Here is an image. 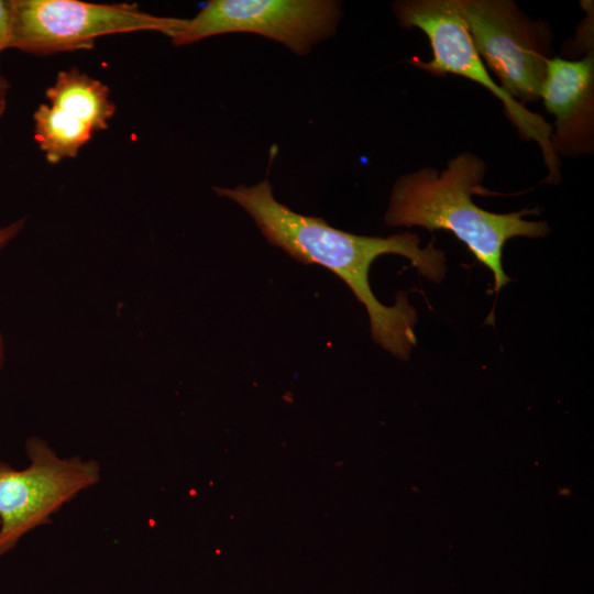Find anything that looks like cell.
Instances as JSON below:
<instances>
[{"mask_svg":"<svg viewBox=\"0 0 594 594\" xmlns=\"http://www.w3.org/2000/svg\"><path fill=\"white\" fill-rule=\"evenodd\" d=\"M540 99L554 118L551 144L556 154L578 156L594 147V51L584 57L548 61Z\"/></svg>","mask_w":594,"mask_h":594,"instance_id":"cell-8","label":"cell"},{"mask_svg":"<svg viewBox=\"0 0 594 594\" xmlns=\"http://www.w3.org/2000/svg\"><path fill=\"white\" fill-rule=\"evenodd\" d=\"M1 524V522H0Z\"/></svg>","mask_w":594,"mask_h":594,"instance_id":"cell-14","label":"cell"},{"mask_svg":"<svg viewBox=\"0 0 594 594\" xmlns=\"http://www.w3.org/2000/svg\"><path fill=\"white\" fill-rule=\"evenodd\" d=\"M213 190L246 211L270 244L297 262L323 266L341 278L365 307L373 340L398 359L409 358L417 341L416 310L404 294L397 296L394 306L378 301L371 289L369 273L378 256L396 254L408 258L422 276L438 283L446 274V257L432 242L421 249L419 238L409 232L382 238L336 229L322 218L297 213L277 201L267 178L253 186Z\"/></svg>","mask_w":594,"mask_h":594,"instance_id":"cell-1","label":"cell"},{"mask_svg":"<svg viewBox=\"0 0 594 594\" xmlns=\"http://www.w3.org/2000/svg\"><path fill=\"white\" fill-rule=\"evenodd\" d=\"M341 6L329 0H211L172 37L176 46L224 33H254L298 55L331 36Z\"/></svg>","mask_w":594,"mask_h":594,"instance_id":"cell-7","label":"cell"},{"mask_svg":"<svg viewBox=\"0 0 594 594\" xmlns=\"http://www.w3.org/2000/svg\"><path fill=\"white\" fill-rule=\"evenodd\" d=\"M24 224L25 219L21 218L8 226L0 227V252L21 232Z\"/></svg>","mask_w":594,"mask_h":594,"instance_id":"cell-11","label":"cell"},{"mask_svg":"<svg viewBox=\"0 0 594 594\" xmlns=\"http://www.w3.org/2000/svg\"><path fill=\"white\" fill-rule=\"evenodd\" d=\"M486 169L480 156L463 152L440 173L424 167L402 175L394 184L385 222L389 227L451 232L492 272L494 289L498 292L510 280L503 267L506 242L516 237H546L549 227L544 221L522 218L536 210L495 213L477 206L472 195L485 193L481 182Z\"/></svg>","mask_w":594,"mask_h":594,"instance_id":"cell-2","label":"cell"},{"mask_svg":"<svg viewBox=\"0 0 594 594\" xmlns=\"http://www.w3.org/2000/svg\"><path fill=\"white\" fill-rule=\"evenodd\" d=\"M393 10L399 25L420 30L429 41L431 61L414 57L410 62L433 76L457 75L486 88L503 103L519 136L539 145L548 169L544 183L559 182L560 158L551 144V125L496 84L479 55L454 1L403 0L394 2Z\"/></svg>","mask_w":594,"mask_h":594,"instance_id":"cell-3","label":"cell"},{"mask_svg":"<svg viewBox=\"0 0 594 594\" xmlns=\"http://www.w3.org/2000/svg\"><path fill=\"white\" fill-rule=\"evenodd\" d=\"M9 48L36 56L91 50L99 36L155 31L170 38L186 19L158 16L129 3L78 0H11Z\"/></svg>","mask_w":594,"mask_h":594,"instance_id":"cell-4","label":"cell"},{"mask_svg":"<svg viewBox=\"0 0 594 594\" xmlns=\"http://www.w3.org/2000/svg\"><path fill=\"white\" fill-rule=\"evenodd\" d=\"M11 0H0V53L9 48L11 36ZM0 88L9 89L10 84L0 72Z\"/></svg>","mask_w":594,"mask_h":594,"instance_id":"cell-10","label":"cell"},{"mask_svg":"<svg viewBox=\"0 0 594 594\" xmlns=\"http://www.w3.org/2000/svg\"><path fill=\"white\" fill-rule=\"evenodd\" d=\"M7 95H8V89L0 88V120L7 108Z\"/></svg>","mask_w":594,"mask_h":594,"instance_id":"cell-12","label":"cell"},{"mask_svg":"<svg viewBox=\"0 0 594 594\" xmlns=\"http://www.w3.org/2000/svg\"><path fill=\"white\" fill-rule=\"evenodd\" d=\"M46 98L53 107L74 111L95 132L106 130L116 112L109 88L77 67L59 72L54 85L46 89Z\"/></svg>","mask_w":594,"mask_h":594,"instance_id":"cell-9","label":"cell"},{"mask_svg":"<svg viewBox=\"0 0 594 594\" xmlns=\"http://www.w3.org/2000/svg\"><path fill=\"white\" fill-rule=\"evenodd\" d=\"M24 448V469L0 461V557L101 479L96 460L61 457L42 438L30 437Z\"/></svg>","mask_w":594,"mask_h":594,"instance_id":"cell-5","label":"cell"},{"mask_svg":"<svg viewBox=\"0 0 594 594\" xmlns=\"http://www.w3.org/2000/svg\"><path fill=\"white\" fill-rule=\"evenodd\" d=\"M3 361H4V344H3L2 336L0 333V370L3 365Z\"/></svg>","mask_w":594,"mask_h":594,"instance_id":"cell-13","label":"cell"},{"mask_svg":"<svg viewBox=\"0 0 594 594\" xmlns=\"http://www.w3.org/2000/svg\"><path fill=\"white\" fill-rule=\"evenodd\" d=\"M488 72L520 103L540 100L552 55L546 21L526 15L510 0H453Z\"/></svg>","mask_w":594,"mask_h":594,"instance_id":"cell-6","label":"cell"}]
</instances>
